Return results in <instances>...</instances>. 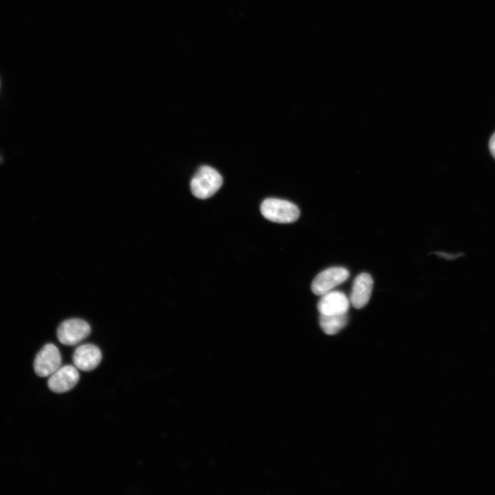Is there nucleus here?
<instances>
[{
    "instance_id": "0eeeda50",
    "label": "nucleus",
    "mask_w": 495,
    "mask_h": 495,
    "mask_svg": "<svg viewBox=\"0 0 495 495\" xmlns=\"http://www.w3.org/2000/svg\"><path fill=\"white\" fill-rule=\"evenodd\" d=\"M102 360L100 349L92 344H85L78 346L73 354L74 366L82 371H90L96 368Z\"/></svg>"
},
{
    "instance_id": "f03ea898",
    "label": "nucleus",
    "mask_w": 495,
    "mask_h": 495,
    "mask_svg": "<svg viewBox=\"0 0 495 495\" xmlns=\"http://www.w3.org/2000/svg\"><path fill=\"white\" fill-rule=\"evenodd\" d=\"M261 212L267 219L281 223L296 221L300 216L298 208L293 203L276 198H267L261 205Z\"/></svg>"
},
{
    "instance_id": "9d476101",
    "label": "nucleus",
    "mask_w": 495,
    "mask_h": 495,
    "mask_svg": "<svg viewBox=\"0 0 495 495\" xmlns=\"http://www.w3.org/2000/svg\"><path fill=\"white\" fill-rule=\"evenodd\" d=\"M346 314L320 316V325L322 331L328 335H333L339 332L347 324Z\"/></svg>"
},
{
    "instance_id": "423d86ee",
    "label": "nucleus",
    "mask_w": 495,
    "mask_h": 495,
    "mask_svg": "<svg viewBox=\"0 0 495 495\" xmlns=\"http://www.w3.org/2000/svg\"><path fill=\"white\" fill-rule=\"evenodd\" d=\"M79 378V373L76 366L65 365L60 366L50 376L47 385L52 391L62 393L73 388Z\"/></svg>"
},
{
    "instance_id": "9b49d317",
    "label": "nucleus",
    "mask_w": 495,
    "mask_h": 495,
    "mask_svg": "<svg viewBox=\"0 0 495 495\" xmlns=\"http://www.w3.org/2000/svg\"><path fill=\"white\" fill-rule=\"evenodd\" d=\"M490 151L495 158V133L492 135L489 143Z\"/></svg>"
},
{
    "instance_id": "20e7f679",
    "label": "nucleus",
    "mask_w": 495,
    "mask_h": 495,
    "mask_svg": "<svg viewBox=\"0 0 495 495\" xmlns=\"http://www.w3.org/2000/svg\"><path fill=\"white\" fill-rule=\"evenodd\" d=\"M61 365V355L56 346L48 343L36 354L34 369L39 377H47L54 373Z\"/></svg>"
},
{
    "instance_id": "39448f33",
    "label": "nucleus",
    "mask_w": 495,
    "mask_h": 495,
    "mask_svg": "<svg viewBox=\"0 0 495 495\" xmlns=\"http://www.w3.org/2000/svg\"><path fill=\"white\" fill-rule=\"evenodd\" d=\"M349 276V271L342 267H333L319 273L311 283V291L316 295H323L336 286L344 282Z\"/></svg>"
},
{
    "instance_id": "7ed1b4c3",
    "label": "nucleus",
    "mask_w": 495,
    "mask_h": 495,
    "mask_svg": "<svg viewBox=\"0 0 495 495\" xmlns=\"http://www.w3.org/2000/svg\"><path fill=\"white\" fill-rule=\"evenodd\" d=\"M91 327L85 320L72 318L63 321L58 327L57 338L60 343L67 346L76 345L90 334Z\"/></svg>"
},
{
    "instance_id": "6e6552de",
    "label": "nucleus",
    "mask_w": 495,
    "mask_h": 495,
    "mask_svg": "<svg viewBox=\"0 0 495 495\" xmlns=\"http://www.w3.org/2000/svg\"><path fill=\"white\" fill-rule=\"evenodd\" d=\"M349 308V300L341 292H328L322 295L318 303V310L322 315L346 314Z\"/></svg>"
},
{
    "instance_id": "f8f14e48",
    "label": "nucleus",
    "mask_w": 495,
    "mask_h": 495,
    "mask_svg": "<svg viewBox=\"0 0 495 495\" xmlns=\"http://www.w3.org/2000/svg\"><path fill=\"white\" fill-rule=\"evenodd\" d=\"M436 254L439 256L445 258L446 259H454L457 256H461V254H448L445 252H436Z\"/></svg>"
},
{
    "instance_id": "f257e3e1",
    "label": "nucleus",
    "mask_w": 495,
    "mask_h": 495,
    "mask_svg": "<svg viewBox=\"0 0 495 495\" xmlns=\"http://www.w3.org/2000/svg\"><path fill=\"white\" fill-rule=\"evenodd\" d=\"M222 184V176L217 170L208 166H202L191 179L190 190L195 197L204 199L214 195Z\"/></svg>"
},
{
    "instance_id": "1a4fd4ad",
    "label": "nucleus",
    "mask_w": 495,
    "mask_h": 495,
    "mask_svg": "<svg viewBox=\"0 0 495 495\" xmlns=\"http://www.w3.org/2000/svg\"><path fill=\"white\" fill-rule=\"evenodd\" d=\"M373 287V280L368 273H361L354 279L350 301L355 309L363 308L368 302Z\"/></svg>"
}]
</instances>
